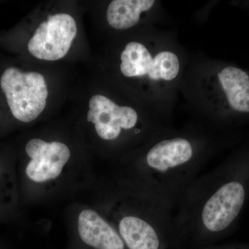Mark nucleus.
Here are the masks:
<instances>
[{"mask_svg":"<svg viewBox=\"0 0 249 249\" xmlns=\"http://www.w3.org/2000/svg\"><path fill=\"white\" fill-rule=\"evenodd\" d=\"M248 157L199 175L174 213L173 249L217 245L234 227L249 191Z\"/></svg>","mask_w":249,"mask_h":249,"instance_id":"nucleus-1","label":"nucleus"},{"mask_svg":"<svg viewBox=\"0 0 249 249\" xmlns=\"http://www.w3.org/2000/svg\"><path fill=\"white\" fill-rule=\"evenodd\" d=\"M213 153L206 137L165 135L124 157L115 175L155 196L175 213Z\"/></svg>","mask_w":249,"mask_h":249,"instance_id":"nucleus-2","label":"nucleus"},{"mask_svg":"<svg viewBox=\"0 0 249 249\" xmlns=\"http://www.w3.org/2000/svg\"><path fill=\"white\" fill-rule=\"evenodd\" d=\"M127 249H173L174 211L146 191L114 175L96 205Z\"/></svg>","mask_w":249,"mask_h":249,"instance_id":"nucleus-3","label":"nucleus"},{"mask_svg":"<svg viewBox=\"0 0 249 249\" xmlns=\"http://www.w3.org/2000/svg\"><path fill=\"white\" fill-rule=\"evenodd\" d=\"M22 170L28 194L37 200L84 189L92 183V170L75 162L71 149L60 141L33 138L24 147Z\"/></svg>","mask_w":249,"mask_h":249,"instance_id":"nucleus-4","label":"nucleus"},{"mask_svg":"<svg viewBox=\"0 0 249 249\" xmlns=\"http://www.w3.org/2000/svg\"><path fill=\"white\" fill-rule=\"evenodd\" d=\"M0 89L11 115L23 124L37 119L47 106L48 88L38 72L8 67L0 77Z\"/></svg>","mask_w":249,"mask_h":249,"instance_id":"nucleus-5","label":"nucleus"},{"mask_svg":"<svg viewBox=\"0 0 249 249\" xmlns=\"http://www.w3.org/2000/svg\"><path fill=\"white\" fill-rule=\"evenodd\" d=\"M87 121L93 124L98 139L113 145L148 132L147 127L140 124L138 113L134 108L119 106L101 94L90 98Z\"/></svg>","mask_w":249,"mask_h":249,"instance_id":"nucleus-6","label":"nucleus"},{"mask_svg":"<svg viewBox=\"0 0 249 249\" xmlns=\"http://www.w3.org/2000/svg\"><path fill=\"white\" fill-rule=\"evenodd\" d=\"M70 249H127L97 206L80 204L71 211Z\"/></svg>","mask_w":249,"mask_h":249,"instance_id":"nucleus-7","label":"nucleus"},{"mask_svg":"<svg viewBox=\"0 0 249 249\" xmlns=\"http://www.w3.org/2000/svg\"><path fill=\"white\" fill-rule=\"evenodd\" d=\"M120 69L127 78L172 81L179 73L180 62L173 52L161 51L153 55L143 44L130 42L121 53Z\"/></svg>","mask_w":249,"mask_h":249,"instance_id":"nucleus-8","label":"nucleus"},{"mask_svg":"<svg viewBox=\"0 0 249 249\" xmlns=\"http://www.w3.org/2000/svg\"><path fill=\"white\" fill-rule=\"evenodd\" d=\"M76 34V20L71 16L53 15L36 29L28 43V50L39 60H60L68 53Z\"/></svg>","mask_w":249,"mask_h":249,"instance_id":"nucleus-9","label":"nucleus"},{"mask_svg":"<svg viewBox=\"0 0 249 249\" xmlns=\"http://www.w3.org/2000/svg\"><path fill=\"white\" fill-rule=\"evenodd\" d=\"M216 80L224 110L235 115L249 114V72L228 65L217 71Z\"/></svg>","mask_w":249,"mask_h":249,"instance_id":"nucleus-10","label":"nucleus"},{"mask_svg":"<svg viewBox=\"0 0 249 249\" xmlns=\"http://www.w3.org/2000/svg\"><path fill=\"white\" fill-rule=\"evenodd\" d=\"M154 0H114L109 4L107 20L117 30H125L138 24L142 13L150 11Z\"/></svg>","mask_w":249,"mask_h":249,"instance_id":"nucleus-11","label":"nucleus"},{"mask_svg":"<svg viewBox=\"0 0 249 249\" xmlns=\"http://www.w3.org/2000/svg\"><path fill=\"white\" fill-rule=\"evenodd\" d=\"M14 186L11 175L7 169L3 168L0 163V197L4 198L8 201L13 199V196L15 195Z\"/></svg>","mask_w":249,"mask_h":249,"instance_id":"nucleus-12","label":"nucleus"},{"mask_svg":"<svg viewBox=\"0 0 249 249\" xmlns=\"http://www.w3.org/2000/svg\"><path fill=\"white\" fill-rule=\"evenodd\" d=\"M203 249H249L246 244H230V245H214Z\"/></svg>","mask_w":249,"mask_h":249,"instance_id":"nucleus-13","label":"nucleus"}]
</instances>
